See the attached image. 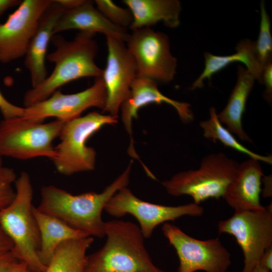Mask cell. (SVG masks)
<instances>
[{
	"mask_svg": "<svg viewBox=\"0 0 272 272\" xmlns=\"http://www.w3.org/2000/svg\"><path fill=\"white\" fill-rule=\"evenodd\" d=\"M132 164L131 161L124 171L100 193L73 195L54 185L43 186L40 202L36 208L90 236L103 238L105 222L102 219V211L111 197L128 185Z\"/></svg>",
	"mask_w": 272,
	"mask_h": 272,
	"instance_id": "6da1fadb",
	"label": "cell"
},
{
	"mask_svg": "<svg viewBox=\"0 0 272 272\" xmlns=\"http://www.w3.org/2000/svg\"><path fill=\"white\" fill-rule=\"evenodd\" d=\"M95 34L80 32L71 41L54 35L51 41L55 50L47 54L54 64L51 74L39 85L27 91L24 97V107L43 101L64 85L85 77H101L103 70L96 64L98 46L93 38Z\"/></svg>",
	"mask_w": 272,
	"mask_h": 272,
	"instance_id": "7a4b0ae2",
	"label": "cell"
},
{
	"mask_svg": "<svg viewBox=\"0 0 272 272\" xmlns=\"http://www.w3.org/2000/svg\"><path fill=\"white\" fill-rule=\"evenodd\" d=\"M104 245L87 255L84 272H165L154 264L139 225L130 221L105 222Z\"/></svg>",
	"mask_w": 272,
	"mask_h": 272,
	"instance_id": "3957f363",
	"label": "cell"
},
{
	"mask_svg": "<svg viewBox=\"0 0 272 272\" xmlns=\"http://www.w3.org/2000/svg\"><path fill=\"white\" fill-rule=\"evenodd\" d=\"M16 195L0 211V226L13 243L12 250L32 272H43L46 266L39 258L40 234L33 213V189L29 174L22 171L15 182Z\"/></svg>",
	"mask_w": 272,
	"mask_h": 272,
	"instance_id": "277c9868",
	"label": "cell"
},
{
	"mask_svg": "<svg viewBox=\"0 0 272 272\" xmlns=\"http://www.w3.org/2000/svg\"><path fill=\"white\" fill-rule=\"evenodd\" d=\"M239 164L220 152L205 156L197 170L179 172L162 185L174 196H190L199 203L209 198L223 197L235 178Z\"/></svg>",
	"mask_w": 272,
	"mask_h": 272,
	"instance_id": "5b68a950",
	"label": "cell"
},
{
	"mask_svg": "<svg viewBox=\"0 0 272 272\" xmlns=\"http://www.w3.org/2000/svg\"><path fill=\"white\" fill-rule=\"evenodd\" d=\"M117 117L92 112L64 123L60 142L54 148L52 161L57 171L64 175L94 169L96 152L86 145L90 137L107 124L117 123Z\"/></svg>",
	"mask_w": 272,
	"mask_h": 272,
	"instance_id": "8992f818",
	"label": "cell"
},
{
	"mask_svg": "<svg viewBox=\"0 0 272 272\" xmlns=\"http://www.w3.org/2000/svg\"><path fill=\"white\" fill-rule=\"evenodd\" d=\"M64 123L57 119L44 123L23 116L3 119L0 122V156L52 160L56 155L52 142L59 136Z\"/></svg>",
	"mask_w": 272,
	"mask_h": 272,
	"instance_id": "52a82bcc",
	"label": "cell"
},
{
	"mask_svg": "<svg viewBox=\"0 0 272 272\" xmlns=\"http://www.w3.org/2000/svg\"><path fill=\"white\" fill-rule=\"evenodd\" d=\"M218 231L235 237L244 255L241 272H252L265 251L272 247V206L258 211H235L218 222Z\"/></svg>",
	"mask_w": 272,
	"mask_h": 272,
	"instance_id": "ba28073f",
	"label": "cell"
},
{
	"mask_svg": "<svg viewBox=\"0 0 272 272\" xmlns=\"http://www.w3.org/2000/svg\"><path fill=\"white\" fill-rule=\"evenodd\" d=\"M162 230L178 257L177 272H227L230 266L231 254L218 238L197 239L169 222L163 224Z\"/></svg>",
	"mask_w": 272,
	"mask_h": 272,
	"instance_id": "9c48e42d",
	"label": "cell"
},
{
	"mask_svg": "<svg viewBox=\"0 0 272 272\" xmlns=\"http://www.w3.org/2000/svg\"><path fill=\"white\" fill-rule=\"evenodd\" d=\"M125 42L135 62L137 77L162 83L173 80L177 60L170 52L167 35L143 28L132 30Z\"/></svg>",
	"mask_w": 272,
	"mask_h": 272,
	"instance_id": "30bf717a",
	"label": "cell"
},
{
	"mask_svg": "<svg viewBox=\"0 0 272 272\" xmlns=\"http://www.w3.org/2000/svg\"><path fill=\"white\" fill-rule=\"evenodd\" d=\"M104 210L117 218L127 214L133 216L137 220L145 239L150 238L156 227L161 224L174 221L184 216H200L204 213L203 208L194 202L177 206L149 202L137 197L127 187L111 197Z\"/></svg>",
	"mask_w": 272,
	"mask_h": 272,
	"instance_id": "8fae6325",
	"label": "cell"
},
{
	"mask_svg": "<svg viewBox=\"0 0 272 272\" xmlns=\"http://www.w3.org/2000/svg\"><path fill=\"white\" fill-rule=\"evenodd\" d=\"M107 98L103 80L98 77L91 87L80 92L65 94L57 90L47 99L24 107L23 116L41 122L48 117H55L65 123L81 116L83 111L91 107L103 111Z\"/></svg>",
	"mask_w": 272,
	"mask_h": 272,
	"instance_id": "7c38bea8",
	"label": "cell"
},
{
	"mask_svg": "<svg viewBox=\"0 0 272 272\" xmlns=\"http://www.w3.org/2000/svg\"><path fill=\"white\" fill-rule=\"evenodd\" d=\"M52 0L22 1L0 23V62L7 63L25 55L39 19Z\"/></svg>",
	"mask_w": 272,
	"mask_h": 272,
	"instance_id": "4fadbf2b",
	"label": "cell"
},
{
	"mask_svg": "<svg viewBox=\"0 0 272 272\" xmlns=\"http://www.w3.org/2000/svg\"><path fill=\"white\" fill-rule=\"evenodd\" d=\"M107 57L102 78L107 91L103 111L118 117L122 103L129 95L132 83L137 77L135 62L123 41L106 36Z\"/></svg>",
	"mask_w": 272,
	"mask_h": 272,
	"instance_id": "5bb4252c",
	"label": "cell"
},
{
	"mask_svg": "<svg viewBox=\"0 0 272 272\" xmlns=\"http://www.w3.org/2000/svg\"><path fill=\"white\" fill-rule=\"evenodd\" d=\"M166 103L174 108L180 118L184 123L193 119L190 105L173 100L163 95L159 90L157 82L145 78L137 77L132 83L128 96L120 106L121 119L125 128L130 138L128 153L133 157L139 159L133 146L132 134V122L137 118L139 110L148 104H161Z\"/></svg>",
	"mask_w": 272,
	"mask_h": 272,
	"instance_id": "9a60e30c",
	"label": "cell"
},
{
	"mask_svg": "<svg viewBox=\"0 0 272 272\" xmlns=\"http://www.w3.org/2000/svg\"><path fill=\"white\" fill-rule=\"evenodd\" d=\"M64 10L56 0L52 1L41 16L36 31L30 41L25 55L24 64L30 74L32 88L39 85L47 77L45 61L48 45Z\"/></svg>",
	"mask_w": 272,
	"mask_h": 272,
	"instance_id": "2e32d148",
	"label": "cell"
},
{
	"mask_svg": "<svg viewBox=\"0 0 272 272\" xmlns=\"http://www.w3.org/2000/svg\"><path fill=\"white\" fill-rule=\"evenodd\" d=\"M263 172L258 160L250 158L239 164L237 174L227 187L223 198L235 211H258Z\"/></svg>",
	"mask_w": 272,
	"mask_h": 272,
	"instance_id": "e0dca14e",
	"label": "cell"
},
{
	"mask_svg": "<svg viewBox=\"0 0 272 272\" xmlns=\"http://www.w3.org/2000/svg\"><path fill=\"white\" fill-rule=\"evenodd\" d=\"M70 29L94 34L101 33L106 37H113L124 42L129 35L126 29L112 24L94 7L92 1L86 0L74 8L63 10L55 26L53 34Z\"/></svg>",
	"mask_w": 272,
	"mask_h": 272,
	"instance_id": "ac0fdd59",
	"label": "cell"
},
{
	"mask_svg": "<svg viewBox=\"0 0 272 272\" xmlns=\"http://www.w3.org/2000/svg\"><path fill=\"white\" fill-rule=\"evenodd\" d=\"M122 3L132 15L129 27L131 31L150 28L161 21L171 28L177 27L180 24L182 8L178 0H123Z\"/></svg>",
	"mask_w": 272,
	"mask_h": 272,
	"instance_id": "d6986e66",
	"label": "cell"
},
{
	"mask_svg": "<svg viewBox=\"0 0 272 272\" xmlns=\"http://www.w3.org/2000/svg\"><path fill=\"white\" fill-rule=\"evenodd\" d=\"M33 211L40 234L39 258L45 266L62 243L90 236L85 232L71 227L58 218L40 212L34 206Z\"/></svg>",
	"mask_w": 272,
	"mask_h": 272,
	"instance_id": "ffe728a7",
	"label": "cell"
},
{
	"mask_svg": "<svg viewBox=\"0 0 272 272\" xmlns=\"http://www.w3.org/2000/svg\"><path fill=\"white\" fill-rule=\"evenodd\" d=\"M255 79L244 67H238L236 84L230 95L227 104L219 114L218 118L232 133L244 141L252 143L242 126V117L245 111L248 97L254 84Z\"/></svg>",
	"mask_w": 272,
	"mask_h": 272,
	"instance_id": "44dd1931",
	"label": "cell"
},
{
	"mask_svg": "<svg viewBox=\"0 0 272 272\" xmlns=\"http://www.w3.org/2000/svg\"><path fill=\"white\" fill-rule=\"evenodd\" d=\"M235 53L226 56L215 55L206 52L205 68L199 77L193 83L190 90L201 88L203 82L208 79L210 82L212 76L234 62L243 63L246 69L252 74L255 80L261 82L262 68L259 64L255 52L254 42L248 39L243 40L238 43Z\"/></svg>",
	"mask_w": 272,
	"mask_h": 272,
	"instance_id": "7402d4cb",
	"label": "cell"
},
{
	"mask_svg": "<svg viewBox=\"0 0 272 272\" xmlns=\"http://www.w3.org/2000/svg\"><path fill=\"white\" fill-rule=\"evenodd\" d=\"M93 241L88 236L63 242L43 272H84L87 251Z\"/></svg>",
	"mask_w": 272,
	"mask_h": 272,
	"instance_id": "603a6c76",
	"label": "cell"
},
{
	"mask_svg": "<svg viewBox=\"0 0 272 272\" xmlns=\"http://www.w3.org/2000/svg\"><path fill=\"white\" fill-rule=\"evenodd\" d=\"M210 117L208 120L200 122L203 129V136L216 143L219 141L225 146L230 147L240 153L248 155L250 158L269 164L272 163L271 156H265L258 155L247 149L235 139L227 128L224 127L218 118L216 110L211 107L210 110Z\"/></svg>",
	"mask_w": 272,
	"mask_h": 272,
	"instance_id": "cb8c5ba5",
	"label": "cell"
},
{
	"mask_svg": "<svg viewBox=\"0 0 272 272\" xmlns=\"http://www.w3.org/2000/svg\"><path fill=\"white\" fill-rule=\"evenodd\" d=\"M254 49L257 59L262 69L271 61L272 37L270 22L265 8L264 1L260 3V24L259 33Z\"/></svg>",
	"mask_w": 272,
	"mask_h": 272,
	"instance_id": "d4e9b609",
	"label": "cell"
},
{
	"mask_svg": "<svg viewBox=\"0 0 272 272\" xmlns=\"http://www.w3.org/2000/svg\"><path fill=\"white\" fill-rule=\"evenodd\" d=\"M95 3L99 11L112 24L126 29L129 28L133 17L128 8L118 6L110 0H96Z\"/></svg>",
	"mask_w": 272,
	"mask_h": 272,
	"instance_id": "484cf974",
	"label": "cell"
},
{
	"mask_svg": "<svg viewBox=\"0 0 272 272\" xmlns=\"http://www.w3.org/2000/svg\"><path fill=\"white\" fill-rule=\"evenodd\" d=\"M17 178L16 173L13 168L3 166L0 167V211L14 200L16 191L13 185Z\"/></svg>",
	"mask_w": 272,
	"mask_h": 272,
	"instance_id": "4316f807",
	"label": "cell"
},
{
	"mask_svg": "<svg viewBox=\"0 0 272 272\" xmlns=\"http://www.w3.org/2000/svg\"><path fill=\"white\" fill-rule=\"evenodd\" d=\"M25 108L15 105L9 102L0 91V111L4 119L23 116Z\"/></svg>",
	"mask_w": 272,
	"mask_h": 272,
	"instance_id": "83f0119b",
	"label": "cell"
},
{
	"mask_svg": "<svg viewBox=\"0 0 272 272\" xmlns=\"http://www.w3.org/2000/svg\"><path fill=\"white\" fill-rule=\"evenodd\" d=\"M261 82L265 87L264 93V98L269 102L271 100L272 96V63L268 62L263 69Z\"/></svg>",
	"mask_w": 272,
	"mask_h": 272,
	"instance_id": "f1b7e54d",
	"label": "cell"
},
{
	"mask_svg": "<svg viewBox=\"0 0 272 272\" xmlns=\"http://www.w3.org/2000/svg\"><path fill=\"white\" fill-rule=\"evenodd\" d=\"M19 261L12 251L0 253V272H12Z\"/></svg>",
	"mask_w": 272,
	"mask_h": 272,
	"instance_id": "f546056e",
	"label": "cell"
},
{
	"mask_svg": "<svg viewBox=\"0 0 272 272\" xmlns=\"http://www.w3.org/2000/svg\"><path fill=\"white\" fill-rule=\"evenodd\" d=\"M13 248L12 241L0 226V253L11 251Z\"/></svg>",
	"mask_w": 272,
	"mask_h": 272,
	"instance_id": "4dcf8cb0",
	"label": "cell"
},
{
	"mask_svg": "<svg viewBox=\"0 0 272 272\" xmlns=\"http://www.w3.org/2000/svg\"><path fill=\"white\" fill-rule=\"evenodd\" d=\"M266 269L272 270V247L266 249L261 256L259 263Z\"/></svg>",
	"mask_w": 272,
	"mask_h": 272,
	"instance_id": "1f68e13d",
	"label": "cell"
},
{
	"mask_svg": "<svg viewBox=\"0 0 272 272\" xmlns=\"http://www.w3.org/2000/svg\"><path fill=\"white\" fill-rule=\"evenodd\" d=\"M20 0H0V17L9 9L18 6Z\"/></svg>",
	"mask_w": 272,
	"mask_h": 272,
	"instance_id": "d6a6232c",
	"label": "cell"
},
{
	"mask_svg": "<svg viewBox=\"0 0 272 272\" xmlns=\"http://www.w3.org/2000/svg\"><path fill=\"white\" fill-rule=\"evenodd\" d=\"M57 2L65 10L74 8L82 4L85 0H56Z\"/></svg>",
	"mask_w": 272,
	"mask_h": 272,
	"instance_id": "836d02e7",
	"label": "cell"
},
{
	"mask_svg": "<svg viewBox=\"0 0 272 272\" xmlns=\"http://www.w3.org/2000/svg\"><path fill=\"white\" fill-rule=\"evenodd\" d=\"M12 272H32L29 269L27 265L23 261H19Z\"/></svg>",
	"mask_w": 272,
	"mask_h": 272,
	"instance_id": "e575fe53",
	"label": "cell"
},
{
	"mask_svg": "<svg viewBox=\"0 0 272 272\" xmlns=\"http://www.w3.org/2000/svg\"><path fill=\"white\" fill-rule=\"evenodd\" d=\"M252 272H271L261 266L259 264L256 265Z\"/></svg>",
	"mask_w": 272,
	"mask_h": 272,
	"instance_id": "d590c367",
	"label": "cell"
},
{
	"mask_svg": "<svg viewBox=\"0 0 272 272\" xmlns=\"http://www.w3.org/2000/svg\"><path fill=\"white\" fill-rule=\"evenodd\" d=\"M2 166H3V162H2V157L0 156V167Z\"/></svg>",
	"mask_w": 272,
	"mask_h": 272,
	"instance_id": "8d00e7d4",
	"label": "cell"
}]
</instances>
